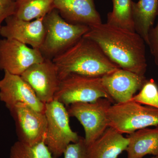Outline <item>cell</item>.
<instances>
[{
  "label": "cell",
  "instance_id": "5",
  "mask_svg": "<svg viewBox=\"0 0 158 158\" xmlns=\"http://www.w3.org/2000/svg\"><path fill=\"white\" fill-rule=\"evenodd\" d=\"M106 98L114 104L103 85L102 77L71 74L60 80L54 100L66 107L76 102H94Z\"/></svg>",
  "mask_w": 158,
  "mask_h": 158
},
{
  "label": "cell",
  "instance_id": "12",
  "mask_svg": "<svg viewBox=\"0 0 158 158\" xmlns=\"http://www.w3.org/2000/svg\"><path fill=\"white\" fill-rule=\"evenodd\" d=\"M44 18L26 21L11 15L6 19V24L0 29V35L4 38L15 40L40 49L45 36Z\"/></svg>",
  "mask_w": 158,
  "mask_h": 158
},
{
  "label": "cell",
  "instance_id": "14",
  "mask_svg": "<svg viewBox=\"0 0 158 158\" xmlns=\"http://www.w3.org/2000/svg\"><path fill=\"white\" fill-rule=\"evenodd\" d=\"M54 8L73 24L89 27L102 23L94 0H54Z\"/></svg>",
  "mask_w": 158,
  "mask_h": 158
},
{
  "label": "cell",
  "instance_id": "1",
  "mask_svg": "<svg viewBox=\"0 0 158 158\" xmlns=\"http://www.w3.org/2000/svg\"><path fill=\"white\" fill-rule=\"evenodd\" d=\"M83 37L96 43L119 68L144 76L147 67L146 43L136 32L102 23L89 27Z\"/></svg>",
  "mask_w": 158,
  "mask_h": 158
},
{
  "label": "cell",
  "instance_id": "17",
  "mask_svg": "<svg viewBox=\"0 0 158 158\" xmlns=\"http://www.w3.org/2000/svg\"><path fill=\"white\" fill-rule=\"evenodd\" d=\"M158 11V0L132 2V17L135 31L144 39L148 45L149 31L157 16Z\"/></svg>",
  "mask_w": 158,
  "mask_h": 158
},
{
  "label": "cell",
  "instance_id": "26",
  "mask_svg": "<svg viewBox=\"0 0 158 158\" xmlns=\"http://www.w3.org/2000/svg\"><path fill=\"white\" fill-rule=\"evenodd\" d=\"M15 1H16V0H15Z\"/></svg>",
  "mask_w": 158,
  "mask_h": 158
},
{
  "label": "cell",
  "instance_id": "3",
  "mask_svg": "<svg viewBox=\"0 0 158 158\" xmlns=\"http://www.w3.org/2000/svg\"><path fill=\"white\" fill-rule=\"evenodd\" d=\"M45 36L40 50L44 59L52 60L73 45L89 31V27L66 22L54 9L44 18Z\"/></svg>",
  "mask_w": 158,
  "mask_h": 158
},
{
  "label": "cell",
  "instance_id": "22",
  "mask_svg": "<svg viewBox=\"0 0 158 158\" xmlns=\"http://www.w3.org/2000/svg\"><path fill=\"white\" fill-rule=\"evenodd\" d=\"M63 155L64 158H88L85 138L81 137L77 142L69 144Z\"/></svg>",
  "mask_w": 158,
  "mask_h": 158
},
{
  "label": "cell",
  "instance_id": "20",
  "mask_svg": "<svg viewBox=\"0 0 158 158\" xmlns=\"http://www.w3.org/2000/svg\"><path fill=\"white\" fill-rule=\"evenodd\" d=\"M9 158H56L50 151L44 142L34 145L17 141L10 148Z\"/></svg>",
  "mask_w": 158,
  "mask_h": 158
},
{
  "label": "cell",
  "instance_id": "2",
  "mask_svg": "<svg viewBox=\"0 0 158 158\" xmlns=\"http://www.w3.org/2000/svg\"><path fill=\"white\" fill-rule=\"evenodd\" d=\"M52 60L56 66L60 81L71 74L102 77L120 68L96 43L84 37Z\"/></svg>",
  "mask_w": 158,
  "mask_h": 158
},
{
  "label": "cell",
  "instance_id": "11",
  "mask_svg": "<svg viewBox=\"0 0 158 158\" xmlns=\"http://www.w3.org/2000/svg\"><path fill=\"white\" fill-rule=\"evenodd\" d=\"M0 80V100L9 110L19 103L27 105L38 112L44 113L45 105L40 101L30 85L20 76L4 72Z\"/></svg>",
  "mask_w": 158,
  "mask_h": 158
},
{
  "label": "cell",
  "instance_id": "7",
  "mask_svg": "<svg viewBox=\"0 0 158 158\" xmlns=\"http://www.w3.org/2000/svg\"><path fill=\"white\" fill-rule=\"evenodd\" d=\"M112 104L108 99L100 98L94 102H76L67 106L69 116L77 118L84 128L87 145L109 127L107 112Z\"/></svg>",
  "mask_w": 158,
  "mask_h": 158
},
{
  "label": "cell",
  "instance_id": "10",
  "mask_svg": "<svg viewBox=\"0 0 158 158\" xmlns=\"http://www.w3.org/2000/svg\"><path fill=\"white\" fill-rule=\"evenodd\" d=\"M20 76L44 104L54 100L60 81L56 66L52 60L45 59L29 67Z\"/></svg>",
  "mask_w": 158,
  "mask_h": 158
},
{
  "label": "cell",
  "instance_id": "13",
  "mask_svg": "<svg viewBox=\"0 0 158 158\" xmlns=\"http://www.w3.org/2000/svg\"><path fill=\"white\" fill-rule=\"evenodd\" d=\"M102 79L105 89L116 103L131 99L146 81L144 76L121 68L105 75Z\"/></svg>",
  "mask_w": 158,
  "mask_h": 158
},
{
  "label": "cell",
  "instance_id": "24",
  "mask_svg": "<svg viewBox=\"0 0 158 158\" xmlns=\"http://www.w3.org/2000/svg\"><path fill=\"white\" fill-rule=\"evenodd\" d=\"M157 16L158 17V11ZM148 46L153 57L155 63L158 66V19L156 27L152 28L148 36Z\"/></svg>",
  "mask_w": 158,
  "mask_h": 158
},
{
  "label": "cell",
  "instance_id": "21",
  "mask_svg": "<svg viewBox=\"0 0 158 158\" xmlns=\"http://www.w3.org/2000/svg\"><path fill=\"white\" fill-rule=\"evenodd\" d=\"M132 99L141 105L158 109V87L156 83L153 79L146 80L140 92Z\"/></svg>",
  "mask_w": 158,
  "mask_h": 158
},
{
  "label": "cell",
  "instance_id": "6",
  "mask_svg": "<svg viewBox=\"0 0 158 158\" xmlns=\"http://www.w3.org/2000/svg\"><path fill=\"white\" fill-rule=\"evenodd\" d=\"M44 113L47 121L44 143L52 155L58 158L69 144L78 141L81 137L71 128L67 109L62 103L54 100L46 104Z\"/></svg>",
  "mask_w": 158,
  "mask_h": 158
},
{
  "label": "cell",
  "instance_id": "9",
  "mask_svg": "<svg viewBox=\"0 0 158 158\" xmlns=\"http://www.w3.org/2000/svg\"><path fill=\"white\" fill-rule=\"evenodd\" d=\"M9 110L15 123L18 141L29 145L45 141L47 132L45 113L23 103Z\"/></svg>",
  "mask_w": 158,
  "mask_h": 158
},
{
  "label": "cell",
  "instance_id": "8",
  "mask_svg": "<svg viewBox=\"0 0 158 158\" xmlns=\"http://www.w3.org/2000/svg\"><path fill=\"white\" fill-rule=\"evenodd\" d=\"M44 59L39 49L15 40H0V70L21 76L32 65Z\"/></svg>",
  "mask_w": 158,
  "mask_h": 158
},
{
  "label": "cell",
  "instance_id": "18",
  "mask_svg": "<svg viewBox=\"0 0 158 158\" xmlns=\"http://www.w3.org/2000/svg\"><path fill=\"white\" fill-rule=\"evenodd\" d=\"M14 15L19 19L32 21L44 17L54 8V0H16Z\"/></svg>",
  "mask_w": 158,
  "mask_h": 158
},
{
  "label": "cell",
  "instance_id": "23",
  "mask_svg": "<svg viewBox=\"0 0 158 158\" xmlns=\"http://www.w3.org/2000/svg\"><path fill=\"white\" fill-rule=\"evenodd\" d=\"M15 9V0H0V29L3 21L7 18L14 15Z\"/></svg>",
  "mask_w": 158,
  "mask_h": 158
},
{
  "label": "cell",
  "instance_id": "16",
  "mask_svg": "<svg viewBox=\"0 0 158 158\" xmlns=\"http://www.w3.org/2000/svg\"><path fill=\"white\" fill-rule=\"evenodd\" d=\"M126 151L127 158H142L147 155H158V126L154 128L138 130L128 136Z\"/></svg>",
  "mask_w": 158,
  "mask_h": 158
},
{
  "label": "cell",
  "instance_id": "19",
  "mask_svg": "<svg viewBox=\"0 0 158 158\" xmlns=\"http://www.w3.org/2000/svg\"><path fill=\"white\" fill-rule=\"evenodd\" d=\"M132 0H113V10L107 15V23L135 31L132 17Z\"/></svg>",
  "mask_w": 158,
  "mask_h": 158
},
{
  "label": "cell",
  "instance_id": "4",
  "mask_svg": "<svg viewBox=\"0 0 158 158\" xmlns=\"http://www.w3.org/2000/svg\"><path fill=\"white\" fill-rule=\"evenodd\" d=\"M109 127L120 134H131L138 130L158 126V109L143 106L133 100L115 103L107 112Z\"/></svg>",
  "mask_w": 158,
  "mask_h": 158
},
{
  "label": "cell",
  "instance_id": "25",
  "mask_svg": "<svg viewBox=\"0 0 158 158\" xmlns=\"http://www.w3.org/2000/svg\"><path fill=\"white\" fill-rule=\"evenodd\" d=\"M158 158V155L156 156H154L153 157H152V158Z\"/></svg>",
  "mask_w": 158,
  "mask_h": 158
},
{
  "label": "cell",
  "instance_id": "15",
  "mask_svg": "<svg viewBox=\"0 0 158 158\" xmlns=\"http://www.w3.org/2000/svg\"><path fill=\"white\" fill-rule=\"evenodd\" d=\"M128 138H126L111 127H108L100 137L87 145L88 158H117L126 150Z\"/></svg>",
  "mask_w": 158,
  "mask_h": 158
}]
</instances>
